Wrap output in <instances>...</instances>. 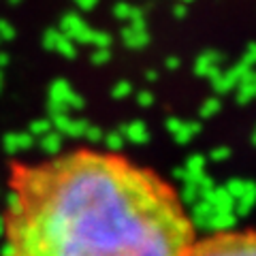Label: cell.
I'll list each match as a JSON object with an SVG mask.
<instances>
[{
    "mask_svg": "<svg viewBox=\"0 0 256 256\" xmlns=\"http://www.w3.org/2000/svg\"><path fill=\"white\" fill-rule=\"evenodd\" d=\"M84 107H86V98L73 90V86L66 79H56L50 86V102H47L50 118L68 114L70 109H84Z\"/></svg>",
    "mask_w": 256,
    "mask_h": 256,
    "instance_id": "3957f363",
    "label": "cell"
},
{
    "mask_svg": "<svg viewBox=\"0 0 256 256\" xmlns=\"http://www.w3.org/2000/svg\"><path fill=\"white\" fill-rule=\"evenodd\" d=\"M228 156H230V148H226V146L214 148V150H212V154H210V158L214 160V162H222V160H226Z\"/></svg>",
    "mask_w": 256,
    "mask_h": 256,
    "instance_id": "1f68e13d",
    "label": "cell"
},
{
    "mask_svg": "<svg viewBox=\"0 0 256 256\" xmlns=\"http://www.w3.org/2000/svg\"><path fill=\"white\" fill-rule=\"evenodd\" d=\"M222 62H224V56H222L220 52H216V50L203 52V54L196 58V62H194V73H196L198 77L214 79V77L222 70Z\"/></svg>",
    "mask_w": 256,
    "mask_h": 256,
    "instance_id": "ba28073f",
    "label": "cell"
},
{
    "mask_svg": "<svg viewBox=\"0 0 256 256\" xmlns=\"http://www.w3.org/2000/svg\"><path fill=\"white\" fill-rule=\"evenodd\" d=\"M173 15H175V18H178V20L188 18V4H184V2L175 4V6H173Z\"/></svg>",
    "mask_w": 256,
    "mask_h": 256,
    "instance_id": "e575fe53",
    "label": "cell"
},
{
    "mask_svg": "<svg viewBox=\"0 0 256 256\" xmlns=\"http://www.w3.org/2000/svg\"><path fill=\"white\" fill-rule=\"evenodd\" d=\"M128 26L130 28H139V30H148V24H146V11L141 9V6H132V13L130 18H128Z\"/></svg>",
    "mask_w": 256,
    "mask_h": 256,
    "instance_id": "484cf974",
    "label": "cell"
},
{
    "mask_svg": "<svg viewBox=\"0 0 256 256\" xmlns=\"http://www.w3.org/2000/svg\"><path fill=\"white\" fill-rule=\"evenodd\" d=\"M9 2H11V4H20V2H22V0H9Z\"/></svg>",
    "mask_w": 256,
    "mask_h": 256,
    "instance_id": "7bdbcfd3",
    "label": "cell"
},
{
    "mask_svg": "<svg viewBox=\"0 0 256 256\" xmlns=\"http://www.w3.org/2000/svg\"><path fill=\"white\" fill-rule=\"evenodd\" d=\"M252 203H254V188L252 190H248L244 196H239L237 201H235V207H233V214L237 216H246L248 212H250V207H252Z\"/></svg>",
    "mask_w": 256,
    "mask_h": 256,
    "instance_id": "7402d4cb",
    "label": "cell"
},
{
    "mask_svg": "<svg viewBox=\"0 0 256 256\" xmlns=\"http://www.w3.org/2000/svg\"><path fill=\"white\" fill-rule=\"evenodd\" d=\"M182 2H184V4H190V2H192V0H182Z\"/></svg>",
    "mask_w": 256,
    "mask_h": 256,
    "instance_id": "ee69618b",
    "label": "cell"
},
{
    "mask_svg": "<svg viewBox=\"0 0 256 256\" xmlns=\"http://www.w3.org/2000/svg\"><path fill=\"white\" fill-rule=\"evenodd\" d=\"M43 47L47 52H58L64 58H77V45L62 34L58 28H50L43 34Z\"/></svg>",
    "mask_w": 256,
    "mask_h": 256,
    "instance_id": "8992f818",
    "label": "cell"
},
{
    "mask_svg": "<svg viewBox=\"0 0 256 256\" xmlns=\"http://www.w3.org/2000/svg\"><path fill=\"white\" fill-rule=\"evenodd\" d=\"M164 66L169 68V70H178L182 66V60L178 58V56H171V58H166L164 60Z\"/></svg>",
    "mask_w": 256,
    "mask_h": 256,
    "instance_id": "8d00e7d4",
    "label": "cell"
},
{
    "mask_svg": "<svg viewBox=\"0 0 256 256\" xmlns=\"http://www.w3.org/2000/svg\"><path fill=\"white\" fill-rule=\"evenodd\" d=\"M254 188V184L250 180H242V178H233V180H228L226 182V186H224V190L228 192L230 196H233V201H237L239 196H244L248 190H252Z\"/></svg>",
    "mask_w": 256,
    "mask_h": 256,
    "instance_id": "d6986e66",
    "label": "cell"
},
{
    "mask_svg": "<svg viewBox=\"0 0 256 256\" xmlns=\"http://www.w3.org/2000/svg\"><path fill=\"white\" fill-rule=\"evenodd\" d=\"M182 122H184V120H180V118H169V120H166V130H169L171 134H175L180 130Z\"/></svg>",
    "mask_w": 256,
    "mask_h": 256,
    "instance_id": "836d02e7",
    "label": "cell"
},
{
    "mask_svg": "<svg viewBox=\"0 0 256 256\" xmlns=\"http://www.w3.org/2000/svg\"><path fill=\"white\" fill-rule=\"evenodd\" d=\"M205 164H207L205 156L192 154L186 160V164H184V171H186V182H198V180H201L205 175Z\"/></svg>",
    "mask_w": 256,
    "mask_h": 256,
    "instance_id": "2e32d148",
    "label": "cell"
},
{
    "mask_svg": "<svg viewBox=\"0 0 256 256\" xmlns=\"http://www.w3.org/2000/svg\"><path fill=\"white\" fill-rule=\"evenodd\" d=\"M254 88H256V77H254V70H248V73L239 79L235 90H237V102L239 105H248L250 98L254 96Z\"/></svg>",
    "mask_w": 256,
    "mask_h": 256,
    "instance_id": "9a60e30c",
    "label": "cell"
},
{
    "mask_svg": "<svg viewBox=\"0 0 256 256\" xmlns=\"http://www.w3.org/2000/svg\"><path fill=\"white\" fill-rule=\"evenodd\" d=\"M0 43H2V41H0Z\"/></svg>",
    "mask_w": 256,
    "mask_h": 256,
    "instance_id": "f6af8a7d",
    "label": "cell"
},
{
    "mask_svg": "<svg viewBox=\"0 0 256 256\" xmlns=\"http://www.w3.org/2000/svg\"><path fill=\"white\" fill-rule=\"evenodd\" d=\"M84 137H86L88 141H90V143H98V141H102V137H105V132H102V128H98V126L90 124V126L86 128Z\"/></svg>",
    "mask_w": 256,
    "mask_h": 256,
    "instance_id": "4dcf8cb0",
    "label": "cell"
},
{
    "mask_svg": "<svg viewBox=\"0 0 256 256\" xmlns=\"http://www.w3.org/2000/svg\"><path fill=\"white\" fill-rule=\"evenodd\" d=\"M15 34H18V32H15L13 24L6 20H0V41H13Z\"/></svg>",
    "mask_w": 256,
    "mask_h": 256,
    "instance_id": "f546056e",
    "label": "cell"
},
{
    "mask_svg": "<svg viewBox=\"0 0 256 256\" xmlns=\"http://www.w3.org/2000/svg\"><path fill=\"white\" fill-rule=\"evenodd\" d=\"M212 216H214L212 205L207 203V201H203V198H198V201L190 207L188 220H190V224L194 228H205V224H207V220H210Z\"/></svg>",
    "mask_w": 256,
    "mask_h": 256,
    "instance_id": "5bb4252c",
    "label": "cell"
},
{
    "mask_svg": "<svg viewBox=\"0 0 256 256\" xmlns=\"http://www.w3.org/2000/svg\"><path fill=\"white\" fill-rule=\"evenodd\" d=\"M196 186H198V198H203V201H205V198H207V196H210L212 192H214V188H216V182H214L212 175H207V173H205L203 178L196 182Z\"/></svg>",
    "mask_w": 256,
    "mask_h": 256,
    "instance_id": "d4e9b609",
    "label": "cell"
},
{
    "mask_svg": "<svg viewBox=\"0 0 256 256\" xmlns=\"http://www.w3.org/2000/svg\"><path fill=\"white\" fill-rule=\"evenodd\" d=\"M38 146H41V150L45 152L47 156H58L60 154V150H62V134L60 132H56V130H52V132H47V134H43L41 139H38Z\"/></svg>",
    "mask_w": 256,
    "mask_h": 256,
    "instance_id": "ac0fdd59",
    "label": "cell"
},
{
    "mask_svg": "<svg viewBox=\"0 0 256 256\" xmlns=\"http://www.w3.org/2000/svg\"><path fill=\"white\" fill-rule=\"evenodd\" d=\"M0 90H2V70H0Z\"/></svg>",
    "mask_w": 256,
    "mask_h": 256,
    "instance_id": "b9f144b4",
    "label": "cell"
},
{
    "mask_svg": "<svg viewBox=\"0 0 256 256\" xmlns=\"http://www.w3.org/2000/svg\"><path fill=\"white\" fill-rule=\"evenodd\" d=\"M154 92H150V90H141V92H137V102L141 107H152L154 105Z\"/></svg>",
    "mask_w": 256,
    "mask_h": 256,
    "instance_id": "d6a6232c",
    "label": "cell"
},
{
    "mask_svg": "<svg viewBox=\"0 0 256 256\" xmlns=\"http://www.w3.org/2000/svg\"><path fill=\"white\" fill-rule=\"evenodd\" d=\"M2 220V256H184L194 244L169 184L92 150L13 164Z\"/></svg>",
    "mask_w": 256,
    "mask_h": 256,
    "instance_id": "6da1fadb",
    "label": "cell"
},
{
    "mask_svg": "<svg viewBox=\"0 0 256 256\" xmlns=\"http://www.w3.org/2000/svg\"><path fill=\"white\" fill-rule=\"evenodd\" d=\"M122 41L128 50H134V52H141L143 47H148L150 43V34L148 30H139V28H130L126 26L122 30Z\"/></svg>",
    "mask_w": 256,
    "mask_h": 256,
    "instance_id": "4fadbf2b",
    "label": "cell"
},
{
    "mask_svg": "<svg viewBox=\"0 0 256 256\" xmlns=\"http://www.w3.org/2000/svg\"><path fill=\"white\" fill-rule=\"evenodd\" d=\"M237 222V216L235 214H214L210 220H207L205 228L203 230H210L212 235H218V233H230Z\"/></svg>",
    "mask_w": 256,
    "mask_h": 256,
    "instance_id": "7c38bea8",
    "label": "cell"
},
{
    "mask_svg": "<svg viewBox=\"0 0 256 256\" xmlns=\"http://www.w3.org/2000/svg\"><path fill=\"white\" fill-rule=\"evenodd\" d=\"M60 32L66 38H70L75 45L77 43H88V45H92V36H94V28H90L88 24L79 18V15L75 13H66L62 18L60 22Z\"/></svg>",
    "mask_w": 256,
    "mask_h": 256,
    "instance_id": "277c9868",
    "label": "cell"
},
{
    "mask_svg": "<svg viewBox=\"0 0 256 256\" xmlns=\"http://www.w3.org/2000/svg\"><path fill=\"white\" fill-rule=\"evenodd\" d=\"M178 196H180L182 205L192 207L198 201V186H196V182H184V188H182V192Z\"/></svg>",
    "mask_w": 256,
    "mask_h": 256,
    "instance_id": "ffe728a7",
    "label": "cell"
},
{
    "mask_svg": "<svg viewBox=\"0 0 256 256\" xmlns=\"http://www.w3.org/2000/svg\"><path fill=\"white\" fill-rule=\"evenodd\" d=\"M52 130H54V126H52V120H50V118H41V120H34V122L30 124V128H28V132L32 134V137H38V139H41L43 134L52 132Z\"/></svg>",
    "mask_w": 256,
    "mask_h": 256,
    "instance_id": "603a6c76",
    "label": "cell"
},
{
    "mask_svg": "<svg viewBox=\"0 0 256 256\" xmlns=\"http://www.w3.org/2000/svg\"><path fill=\"white\" fill-rule=\"evenodd\" d=\"M102 141H105V148H107V152H111V154H120V152L124 150V143H126L124 134L120 132V130L107 132L105 137H102Z\"/></svg>",
    "mask_w": 256,
    "mask_h": 256,
    "instance_id": "44dd1931",
    "label": "cell"
},
{
    "mask_svg": "<svg viewBox=\"0 0 256 256\" xmlns=\"http://www.w3.org/2000/svg\"><path fill=\"white\" fill-rule=\"evenodd\" d=\"M9 62H11L9 54H6V52H0V70H2V68L6 66V64H9Z\"/></svg>",
    "mask_w": 256,
    "mask_h": 256,
    "instance_id": "f35d334b",
    "label": "cell"
},
{
    "mask_svg": "<svg viewBox=\"0 0 256 256\" xmlns=\"http://www.w3.org/2000/svg\"><path fill=\"white\" fill-rule=\"evenodd\" d=\"M252 230L242 233H218L194 242L184 256H256Z\"/></svg>",
    "mask_w": 256,
    "mask_h": 256,
    "instance_id": "7a4b0ae2",
    "label": "cell"
},
{
    "mask_svg": "<svg viewBox=\"0 0 256 256\" xmlns=\"http://www.w3.org/2000/svg\"><path fill=\"white\" fill-rule=\"evenodd\" d=\"M220 109H222L220 98H207L201 105V109H198V118H201V120H210V118H214L216 114H218Z\"/></svg>",
    "mask_w": 256,
    "mask_h": 256,
    "instance_id": "cb8c5ba5",
    "label": "cell"
},
{
    "mask_svg": "<svg viewBox=\"0 0 256 256\" xmlns=\"http://www.w3.org/2000/svg\"><path fill=\"white\" fill-rule=\"evenodd\" d=\"M173 178L180 180V182H186V171H184V166H178V169L173 171Z\"/></svg>",
    "mask_w": 256,
    "mask_h": 256,
    "instance_id": "74e56055",
    "label": "cell"
},
{
    "mask_svg": "<svg viewBox=\"0 0 256 256\" xmlns=\"http://www.w3.org/2000/svg\"><path fill=\"white\" fill-rule=\"evenodd\" d=\"M120 132L124 134L126 141L137 143V146H143V143L150 141V130L143 120H132L130 124H126L124 128H120Z\"/></svg>",
    "mask_w": 256,
    "mask_h": 256,
    "instance_id": "8fae6325",
    "label": "cell"
},
{
    "mask_svg": "<svg viewBox=\"0 0 256 256\" xmlns=\"http://www.w3.org/2000/svg\"><path fill=\"white\" fill-rule=\"evenodd\" d=\"M111 60V50H96L90 54V62L94 66H102V64H107Z\"/></svg>",
    "mask_w": 256,
    "mask_h": 256,
    "instance_id": "f1b7e54d",
    "label": "cell"
},
{
    "mask_svg": "<svg viewBox=\"0 0 256 256\" xmlns=\"http://www.w3.org/2000/svg\"><path fill=\"white\" fill-rule=\"evenodd\" d=\"M130 13H132V4H128V2H118V4H114V18H116V20L128 22Z\"/></svg>",
    "mask_w": 256,
    "mask_h": 256,
    "instance_id": "83f0119b",
    "label": "cell"
},
{
    "mask_svg": "<svg viewBox=\"0 0 256 256\" xmlns=\"http://www.w3.org/2000/svg\"><path fill=\"white\" fill-rule=\"evenodd\" d=\"M205 201L212 205L214 214H233L235 201H233V196H230L228 192L224 190V186H222V188L216 186V188H214V192H212V194L205 198Z\"/></svg>",
    "mask_w": 256,
    "mask_h": 256,
    "instance_id": "30bf717a",
    "label": "cell"
},
{
    "mask_svg": "<svg viewBox=\"0 0 256 256\" xmlns=\"http://www.w3.org/2000/svg\"><path fill=\"white\" fill-rule=\"evenodd\" d=\"M2 233H4V220L0 218V235H2Z\"/></svg>",
    "mask_w": 256,
    "mask_h": 256,
    "instance_id": "60d3db41",
    "label": "cell"
},
{
    "mask_svg": "<svg viewBox=\"0 0 256 256\" xmlns=\"http://www.w3.org/2000/svg\"><path fill=\"white\" fill-rule=\"evenodd\" d=\"M130 92H132L130 82H118L114 86V90H111V96H114L116 100H122V98H126V96H130Z\"/></svg>",
    "mask_w": 256,
    "mask_h": 256,
    "instance_id": "4316f807",
    "label": "cell"
},
{
    "mask_svg": "<svg viewBox=\"0 0 256 256\" xmlns=\"http://www.w3.org/2000/svg\"><path fill=\"white\" fill-rule=\"evenodd\" d=\"M34 146V137L30 132H9L4 134V141H2V148L9 156L20 154L24 150H30Z\"/></svg>",
    "mask_w": 256,
    "mask_h": 256,
    "instance_id": "9c48e42d",
    "label": "cell"
},
{
    "mask_svg": "<svg viewBox=\"0 0 256 256\" xmlns=\"http://www.w3.org/2000/svg\"><path fill=\"white\" fill-rule=\"evenodd\" d=\"M73 2H75L82 11H90V9H94V6H96V2H98V0H73Z\"/></svg>",
    "mask_w": 256,
    "mask_h": 256,
    "instance_id": "d590c367",
    "label": "cell"
},
{
    "mask_svg": "<svg viewBox=\"0 0 256 256\" xmlns=\"http://www.w3.org/2000/svg\"><path fill=\"white\" fill-rule=\"evenodd\" d=\"M146 79H148V82H156V79H158V73H156V70H148V73H146Z\"/></svg>",
    "mask_w": 256,
    "mask_h": 256,
    "instance_id": "ab89813d",
    "label": "cell"
},
{
    "mask_svg": "<svg viewBox=\"0 0 256 256\" xmlns=\"http://www.w3.org/2000/svg\"><path fill=\"white\" fill-rule=\"evenodd\" d=\"M52 126L56 132H60L62 137L66 134V137H73V139H79L84 137L86 128L90 126L88 120H82V118H70L68 114H60V116H52Z\"/></svg>",
    "mask_w": 256,
    "mask_h": 256,
    "instance_id": "52a82bcc",
    "label": "cell"
},
{
    "mask_svg": "<svg viewBox=\"0 0 256 256\" xmlns=\"http://www.w3.org/2000/svg\"><path fill=\"white\" fill-rule=\"evenodd\" d=\"M198 132H201V122H196V120H192V122H186V120H184L182 126H180V130L175 132L173 137H175V141H178L180 146H186V143H190Z\"/></svg>",
    "mask_w": 256,
    "mask_h": 256,
    "instance_id": "e0dca14e",
    "label": "cell"
},
{
    "mask_svg": "<svg viewBox=\"0 0 256 256\" xmlns=\"http://www.w3.org/2000/svg\"><path fill=\"white\" fill-rule=\"evenodd\" d=\"M248 70H252V66H250V64H246L244 60H239V64H235L233 68H226V70L222 68L214 79H210L212 86H214V92L216 94H226V92H230L237 86L239 79H242L248 73Z\"/></svg>",
    "mask_w": 256,
    "mask_h": 256,
    "instance_id": "5b68a950",
    "label": "cell"
}]
</instances>
